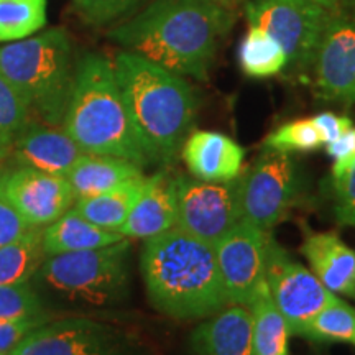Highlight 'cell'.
<instances>
[{
  "label": "cell",
  "mask_w": 355,
  "mask_h": 355,
  "mask_svg": "<svg viewBox=\"0 0 355 355\" xmlns=\"http://www.w3.org/2000/svg\"><path fill=\"white\" fill-rule=\"evenodd\" d=\"M300 173L291 153L265 148L241 175L242 219L270 232L295 204Z\"/></svg>",
  "instance_id": "9"
},
{
  "label": "cell",
  "mask_w": 355,
  "mask_h": 355,
  "mask_svg": "<svg viewBox=\"0 0 355 355\" xmlns=\"http://www.w3.org/2000/svg\"><path fill=\"white\" fill-rule=\"evenodd\" d=\"M314 125H316L318 132L321 133L324 145L331 144L337 137H340L345 130H349L354 125L352 121L345 115H337L334 112H322L313 117Z\"/></svg>",
  "instance_id": "35"
},
{
  "label": "cell",
  "mask_w": 355,
  "mask_h": 355,
  "mask_svg": "<svg viewBox=\"0 0 355 355\" xmlns=\"http://www.w3.org/2000/svg\"><path fill=\"white\" fill-rule=\"evenodd\" d=\"M20 318H51L32 282L0 286V319Z\"/></svg>",
  "instance_id": "29"
},
{
  "label": "cell",
  "mask_w": 355,
  "mask_h": 355,
  "mask_svg": "<svg viewBox=\"0 0 355 355\" xmlns=\"http://www.w3.org/2000/svg\"><path fill=\"white\" fill-rule=\"evenodd\" d=\"M334 183V214L340 225L355 227V165L343 176L332 178Z\"/></svg>",
  "instance_id": "32"
},
{
  "label": "cell",
  "mask_w": 355,
  "mask_h": 355,
  "mask_svg": "<svg viewBox=\"0 0 355 355\" xmlns=\"http://www.w3.org/2000/svg\"><path fill=\"white\" fill-rule=\"evenodd\" d=\"M0 199L19 214L28 227H46L76 202L66 176L50 175L30 166L0 168Z\"/></svg>",
  "instance_id": "13"
},
{
  "label": "cell",
  "mask_w": 355,
  "mask_h": 355,
  "mask_svg": "<svg viewBox=\"0 0 355 355\" xmlns=\"http://www.w3.org/2000/svg\"><path fill=\"white\" fill-rule=\"evenodd\" d=\"M140 273L148 300L175 319H206L229 304L211 243L173 227L145 239Z\"/></svg>",
  "instance_id": "3"
},
{
  "label": "cell",
  "mask_w": 355,
  "mask_h": 355,
  "mask_svg": "<svg viewBox=\"0 0 355 355\" xmlns=\"http://www.w3.org/2000/svg\"><path fill=\"white\" fill-rule=\"evenodd\" d=\"M304 339L316 343H345L355 345V308L337 298L314 316Z\"/></svg>",
  "instance_id": "27"
},
{
  "label": "cell",
  "mask_w": 355,
  "mask_h": 355,
  "mask_svg": "<svg viewBox=\"0 0 355 355\" xmlns=\"http://www.w3.org/2000/svg\"><path fill=\"white\" fill-rule=\"evenodd\" d=\"M86 152L63 128L28 122L10 145L13 163L56 176H68Z\"/></svg>",
  "instance_id": "15"
},
{
  "label": "cell",
  "mask_w": 355,
  "mask_h": 355,
  "mask_svg": "<svg viewBox=\"0 0 355 355\" xmlns=\"http://www.w3.org/2000/svg\"><path fill=\"white\" fill-rule=\"evenodd\" d=\"M127 237L122 234L97 227L96 224L84 219L74 207H71L55 222L43 227L42 242L44 255L50 257L107 247Z\"/></svg>",
  "instance_id": "20"
},
{
  "label": "cell",
  "mask_w": 355,
  "mask_h": 355,
  "mask_svg": "<svg viewBox=\"0 0 355 355\" xmlns=\"http://www.w3.org/2000/svg\"><path fill=\"white\" fill-rule=\"evenodd\" d=\"M28 122L30 112L24 101L0 74V146H10Z\"/></svg>",
  "instance_id": "30"
},
{
  "label": "cell",
  "mask_w": 355,
  "mask_h": 355,
  "mask_svg": "<svg viewBox=\"0 0 355 355\" xmlns=\"http://www.w3.org/2000/svg\"><path fill=\"white\" fill-rule=\"evenodd\" d=\"M145 180V175L132 178L125 183L119 184L117 188L97 196L76 199L73 207L84 219L96 224L97 227L121 234L122 225L125 224L128 214L144 191Z\"/></svg>",
  "instance_id": "22"
},
{
  "label": "cell",
  "mask_w": 355,
  "mask_h": 355,
  "mask_svg": "<svg viewBox=\"0 0 355 355\" xmlns=\"http://www.w3.org/2000/svg\"><path fill=\"white\" fill-rule=\"evenodd\" d=\"M217 3H227V2H234V0H216Z\"/></svg>",
  "instance_id": "40"
},
{
  "label": "cell",
  "mask_w": 355,
  "mask_h": 355,
  "mask_svg": "<svg viewBox=\"0 0 355 355\" xmlns=\"http://www.w3.org/2000/svg\"><path fill=\"white\" fill-rule=\"evenodd\" d=\"M28 229L30 227L24 219L3 199H0V247L6 245L7 242L15 241Z\"/></svg>",
  "instance_id": "36"
},
{
  "label": "cell",
  "mask_w": 355,
  "mask_h": 355,
  "mask_svg": "<svg viewBox=\"0 0 355 355\" xmlns=\"http://www.w3.org/2000/svg\"><path fill=\"white\" fill-rule=\"evenodd\" d=\"M252 314V345L254 355H288L286 319L275 306L266 282L257 291L255 298L248 304Z\"/></svg>",
  "instance_id": "23"
},
{
  "label": "cell",
  "mask_w": 355,
  "mask_h": 355,
  "mask_svg": "<svg viewBox=\"0 0 355 355\" xmlns=\"http://www.w3.org/2000/svg\"><path fill=\"white\" fill-rule=\"evenodd\" d=\"M313 79L324 101L355 104V12L332 13L314 53Z\"/></svg>",
  "instance_id": "14"
},
{
  "label": "cell",
  "mask_w": 355,
  "mask_h": 355,
  "mask_svg": "<svg viewBox=\"0 0 355 355\" xmlns=\"http://www.w3.org/2000/svg\"><path fill=\"white\" fill-rule=\"evenodd\" d=\"M176 225L173 175L162 170L146 176L144 191L128 214L121 234L127 239H150Z\"/></svg>",
  "instance_id": "19"
},
{
  "label": "cell",
  "mask_w": 355,
  "mask_h": 355,
  "mask_svg": "<svg viewBox=\"0 0 355 355\" xmlns=\"http://www.w3.org/2000/svg\"><path fill=\"white\" fill-rule=\"evenodd\" d=\"M10 157V146H0V168H2L3 162H7Z\"/></svg>",
  "instance_id": "38"
},
{
  "label": "cell",
  "mask_w": 355,
  "mask_h": 355,
  "mask_svg": "<svg viewBox=\"0 0 355 355\" xmlns=\"http://www.w3.org/2000/svg\"><path fill=\"white\" fill-rule=\"evenodd\" d=\"M152 0H76L79 10L89 24L109 25L144 8Z\"/></svg>",
  "instance_id": "31"
},
{
  "label": "cell",
  "mask_w": 355,
  "mask_h": 355,
  "mask_svg": "<svg viewBox=\"0 0 355 355\" xmlns=\"http://www.w3.org/2000/svg\"><path fill=\"white\" fill-rule=\"evenodd\" d=\"M263 145L265 148L277 150V152L306 153L322 148L324 141L313 119H301L278 127L277 130L266 135Z\"/></svg>",
  "instance_id": "28"
},
{
  "label": "cell",
  "mask_w": 355,
  "mask_h": 355,
  "mask_svg": "<svg viewBox=\"0 0 355 355\" xmlns=\"http://www.w3.org/2000/svg\"><path fill=\"white\" fill-rule=\"evenodd\" d=\"M293 2L306 3V6H316L321 7L324 10H329L332 13L344 10V2L343 0H293Z\"/></svg>",
  "instance_id": "37"
},
{
  "label": "cell",
  "mask_w": 355,
  "mask_h": 355,
  "mask_svg": "<svg viewBox=\"0 0 355 355\" xmlns=\"http://www.w3.org/2000/svg\"><path fill=\"white\" fill-rule=\"evenodd\" d=\"M53 318H20L0 319V355H8L20 340Z\"/></svg>",
  "instance_id": "33"
},
{
  "label": "cell",
  "mask_w": 355,
  "mask_h": 355,
  "mask_svg": "<svg viewBox=\"0 0 355 355\" xmlns=\"http://www.w3.org/2000/svg\"><path fill=\"white\" fill-rule=\"evenodd\" d=\"M130 239L92 250L44 257L32 285L56 303L109 309L130 296Z\"/></svg>",
  "instance_id": "6"
},
{
  "label": "cell",
  "mask_w": 355,
  "mask_h": 355,
  "mask_svg": "<svg viewBox=\"0 0 355 355\" xmlns=\"http://www.w3.org/2000/svg\"><path fill=\"white\" fill-rule=\"evenodd\" d=\"M48 0H0V43L20 42L46 25Z\"/></svg>",
  "instance_id": "26"
},
{
  "label": "cell",
  "mask_w": 355,
  "mask_h": 355,
  "mask_svg": "<svg viewBox=\"0 0 355 355\" xmlns=\"http://www.w3.org/2000/svg\"><path fill=\"white\" fill-rule=\"evenodd\" d=\"M265 279L270 296L286 319L291 336L303 337L314 316L339 298L309 268L291 259L273 235L268 243Z\"/></svg>",
  "instance_id": "11"
},
{
  "label": "cell",
  "mask_w": 355,
  "mask_h": 355,
  "mask_svg": "<svg viewBox=\"0 0 355 355\" xmlns=\"http://www.w3.org/2000/svg\"><path fill=\"white\" fill-rule=\"evenodd\" d=\"M300 250L308 260L311 272L327 290L355 300V250L339 234H309Z\"/></svg>",
  "instance_id": "18"
},
{
  "label": "cell",
  "mask_w": 355,
  "mask_h": 355,
  "mask_svg": "<svg viewBox=\"0 0 355 355\" xmlns=\"http://www.w3.org/2000/svg\"><path fill=\"white\" fill-rule=\"evenodd\" d=\"M343 2H344V7L347 8V10L350 8V10L355 12V0H343Z\"/></svg>",
  "instance_id": "39"
},
{
  "label": "cell",
  "mask_w": 355,
  "mask_h": 355,
  "mask_svg": "<svg viewBox=\"0 0 355 355\" xmlns=\"http://www.w3.org/2000/svg\"><path fill=\"white\" fill-rule=\"evenodd\" d=\"M239 63L247 76L270 78L286 68V55L277 40L250 25L239 48Z\"/></svg>",
  "instance_id": "25"
},
{
  "label": "cell",
  "mask_w": 355,
  "mask_h": 355,
  "mask_svg": "<svg viewBox=\"0 0 355 355\" xmlns=\"http://www.w3.org/2000/svg\"><path fill=\"white\" fill-rule=\"evenodd\" d=\"M61 128L86 153L152 165L128 115L109 58L87 53L76 63L73 94Z\"/></svg>",
  "instance_id": "4"
},
{
  "label": "cell",
  "mask_w": 355,
  "mask_h": 355,
  "mask_svg": "<svg viewBox=\"0 0 355 355\" xmlns=\"http://www.w3.org/2000/svg\"><path fill=\"white\" fill-rule=\"evenodd\" d=\"M43 229L30 227L0 247V286L30 283L44 260Z\"/></svg>",
  "instance_id": "24"
},
{
  "label": "cell",
  "mask_w": 355,
  "mask_h": 355,
  "mask_svg": "<svg viewBox=\"0 0 355 355\" xmlns=\"http://www.w3.org/2000/svg\"><path fill=\"white\" fill-rule=\"evenodd\" d=\"M135 336L92 318L51 319L33 329L8 355H135Z\"/></svg>",
  "instance_id": "7"
},
{
  "label": "cell",
  "mask_w": 355,
  "mask_h": 355,
  "mask_svg": "<svg viewBox=\"0 0 355 355\" xmlns=\"http://www.w3.org/2000/svg\"><path fill=\"white\" fill-rule=\"evenodd\" d=\"M191 176L207 183H229L242 175L245 150L229 135L212 130L189 133L181 148Z\"/></svg>",
  "instance_id": "16"
},
{
  "label": "cell",
  "mask_w": 355,
  "mask_h": 355,
  "mask_svg": "<svg viewBox=\"0 0 355 355\" xmlns=\"http://www.w3.org/2000/svg\"><path fill=\"white\" fill-rule=\"evenodd\" d=\"M176 225L183 232L211 243L219 242L242 220L241 176L229 183H207L193 176L173 175Z\"/></svg>",
  "instance_id": "8"
},
{
  "label": "cell",
  "mask_w": 355,
  "mask_h": 355,
  "mask_svg": "<svg viewBox=\"0 0 355 355\" xmlns=\"http://www.w3.org/2000/svg\"><path fill=\"white\" fill-rule=\"evenodd\" d=\"M272 234L241 220L214 245L217 268L229 304L248 306L266 282Z\"/></svg>",
  "instance_id": "12"
},
{
  "label": "cell",
  "mask_w": 355,
  "mask_h": 355,
  "mask_svg": "<svg viewBox=\"0 0 355 355\" xmlns=\"http://www.w3.org/2000/svg\"><path fill=\"white\" fill-rule=\"evenodd\" d=\"M0 74L15 89L30 115L44 125H63L76 64L63 28H51L0 46Z\"/></svg>",
  "instance_id": "5"
},
{
  "label": "cell",
  "mask_w": 355,
  "mask_h": 355,
  "mask_svg": "<svg viewBox=\"0 0 355 355\" xmlns=\"http://www.w3.org/2000/svg\"><path fill=\"white\" fill-rule=\"evenodd\" d=\"M189 343L196 355H254L250 309L227 304L199 324Z\"/></svg>",
  "instance_id": "17"
},
{
  "label": "cell",
  "mask_w": 355,
  "mask_h": 355,
  "mask_svg": "<svg viewBox=\"0 0 355 355\" xmlns=\"http://www.w3.org/2000/svg\"><path fill=\"white\" fill-rule=\"evenodd\" d=\"M112 63L150 163H175L196 121V91L183 76L135 53H117Z\"/></svg>",
  "instance_id": "2"
},
{
  "label": "cell",
  "mask_w": 355,
  "mask_h": 355,
  "mask_svg": "<svg viewBox=\"0 0 355 355\" xmlns=\"http://www.w3.org/2000/svg\"><path fill=\"white\" fill-rule=\"evenodd\" d=\"M329 157L334 159L332 178L343 176L355 165V127L352 125L331 144L324 145Z\"/></svg>",
  "instance_id": "34"
},
{
  "label": "cell",
  "mask_w": 355,
  "mask_h": 355,
  "mask_svg": "<svg viewBox=\"0 0 355 355\" xmlns=\"http://www.w3.org/2000/svg\"><path fill=\"white\" fill-rule=\"evenodd\" d=\"M250 25L265 30L286 55V68L308 71L332 12L293 0H255L245 8Z\"/></svg>",
  "instance_id": "10"
},
{
  "label": "cell",
  "mask_w": 355,
  "mask_h": 355,
  "mask_svg": "<svg viewBox=\"0 0 355 355\" xmlns=\"http://www.w3.org/2000/svg\"><path fill=\"white\" fill-rule=\"evenodd\" d=\"M232 19L216 0H152L110 30V42L168 71L207 81Z\"/></svg>",
  "instance_id": "1"
},
{
  "label": "cell",
  "mask_w": 355,
  "mask_h": 355,
  "mask_svg": "<svg viewBox=\"0 0 355 355\" xmlns=\"http://www.w3.org/2000/svg\"><path fill=\"white\" fill-rule=\"evenodd\" d=\"M141 175H145L144 168L128 159L84 153L66 178L76 199H81L97 196Z\"/></svg>",
  "instance_id": "21"
}]
</instances>
